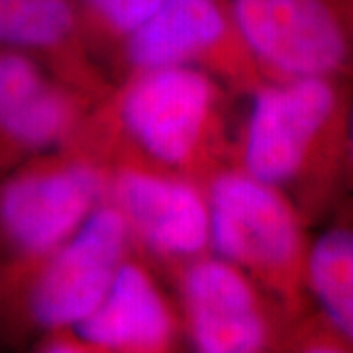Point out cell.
I'll list each match as a JSON object with an SVG mask.
<instances>
[{"label":"cell","instance_id":"obj_6","mask_svg":"<svg viewBox=\"0 0 353 353\" xmlns=\"http://www.w3.org/2000/svg\"><path fill=\"white\" fill-rule=\"evenodd\" d=\"M181 303L190 343L201 353L287 350L296 316L245 271L214 253L187 263Z\"/></svg>","mask_w":353,"mask_h":353},{"label":"cell","instance_id":"obj_2","mask_svg":"<svg viewBox=\"0 0 353 353\" xmlns=\"http://www.w3.org/2000/svg\"><path fill=\"white\" fill-rule=\"evenodd\" d=\"M204 192L210 252L245 271L290 314L306 310L310 236L299 208L241 167L216 173Z\"/></svg>","mask_w":353,"mask_h":353},{"label":"cell","instance_id":"obj_1","mask_svg":"<svg viewBox=\"0 0 353 353\" xmlns=\"http://www.w3.org/2000/svg\"><path fill=\"white\" fill-rule=\"evenodd\" d=\"M352 108L350 81H259L241 126L238 167L281 190L306 224L336 214L350 189Z\"/></svg>","mask_w":353,"mask_h":353},{"label":"cell","instance_id":"obj_7","mask_svg":"<svg viewBox=\"0 0 353 353\" xmlns=\"http://www.w3.org/2000/svg\"><path fill=\"white\" fill-rule=\"evenodd\" d=\"M220 90L199 65L134 71L120 94L118 118L130 141L167 171L187 169L208 145Z\"/></svg>","mask_w":353,"mask_h":353},{"label":"cell","instance_id":"obj_10","mask_svg":"<svg viewBox=\"0 0 353 353\" xmlns=\"http://www.w3.org/2000/svg\"><path fill=\"white\" fill-rule=\"evenodd\" d=\"M238 39L218 0H163L159 8L124 39L126 61L134 71L199 65Z\"/></svg>","mask_w":353,"mask_h":353},{"label":"cell","instance_id":"obj_15","mask_svg":"<svg viewBox=\"0 0 353 353\" xmlns=\"http://www.w3.org/2000/svg\"><path fill=\"white\" fill-rule=\"evenodd\" d=\"M341 206H353V108L352 118H350V189H347V196Z\"/></svg>","mask_w":353,"mask_h":353},{"label":"cell","instance_id":"obj_3","mask_svg":"<svg viewBox=\"0 0 353 353\" xmlns=\"http://www.w3.org/2000/svg\"><path fill=\"white\" fill-rule=\"evenodd\" d=\"M132 241L120 210L101 202L61 245L0 281V312L46 336L69 332L101 303Z\"/></svg>","mask_w":353,"mask_h":353},{"label":"cell","instance_id":"obj_11","mask_svg":"<svg viewBox=\"0 0 353 353\" xmlns=\"http://www.w3.org/2000/svg\"><path fill=\"white\" fill-rule=\"evenodd\" d=\"M306 292L353 352V206L338 208L334 220L310 238Z\"/></svg>","mask_w":353,"mask_h":353},{"label":"cell","instance_id":"obj_16","mask_svg":"<svg viewBox=\"0 0 353 353\" xmlns=\"http://www.w3.org/2000/svg\"><path fill=\"white\" fill-rule=\"evenodd\" d=\"M6 2H8V0H0V8H2V6H4Z\"/></svg>","mask_w":353,"mask_h":353},{"label":"cell","instance_id":"obj_5","mask_svg":"<svg viewBox=\"0 0 353 353\" xmlns=\"http://www.w3.org/2000/svg\"><path fill=\"white\" fill-rule=\"evenodd\" d=\"M230 16L265 79L353 83V0H232Z\"/></svg>","mask_w":353,"mask_h":353},{"label":"cell","instance_id":"obj_12","mask_svg":"<svg viewBox=\"0 0 353 353\" xmlns=\"http://www.w3.org/2000/svg\"><path fill=\"white\" fill-rule=\"evenodd\" d=\"M75 28L67 0H8L0 8V48L32 57L63 48Z\"/></svg>","mask_w":353,"mask_h":353},{"label":"cell","instance_id":"obj_9","mask_svg":"<svg viewBox=\"0 0 353 353\" xmlns=\"http://www.w3.org/2000/svg\"><path fill=\"white\" fill-rule=\"evenodd\" d=\"M67 334L81 352L161 353L175 343L176 320L152 273L128 257L101 303Z\"/></svg>","mask_w":353,"mask_h":353},{"label":"cell","instance_id":"obj_8","mask_svg":"<svg viewBox=\"0 0 353 353\" xmlns=\"http://www.w3.org/2000/svg\"><path fill=\"white\" fill-rule=\"evenodd\" d=\"M106 201L124 216L134 241L157 257L189 263L210 250L206 192L185 176L124 167L108 176Z\"/></svg>","mask_w":353,"mask_h":353},{"label":"cell","instance_id":"obj_4","mask_svg":"<svg viewBox=\"0 0 353 353\" xmlns=\"http://www.w3.org/2000/svg\"><path fill=\"white\" fill-rule=\"evenodd\" d=\"M106 189L108 175L83 159H28L0 176V281L61 245Z\"/></svg>","mask_w":353,"mask_h":353},{"label":"cell","instance_id":"obj_13","mask_svg":"<svg viewBox=\"0 0 353 353\" xmlns=\"http://www.w3.org/2000/svg\"><path fill=\"white\" fill-rule=\"evenodd\" d=\"M46 81L48 77L36 57L0 48V120Z\"/></svg>","mask_w":353,"mask_h":353},{"label":"cell","instance_id":"obj_14","mask_svg":"<svg viewBox=\"0 0 353 353\" xmlns=\"http://www.w3.org/2000/svg\"><path fill=\"white\" fill-rule=\"evenodd\" d=\"M102 26L122 39L136 32L163 0H85Z\"/></svg>","mask_w":353,"mask_h":353}]
</instances>
